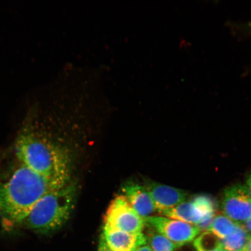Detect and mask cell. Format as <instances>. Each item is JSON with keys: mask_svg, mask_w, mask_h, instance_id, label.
<instances>
[{"mask_svg": "<svg viewBox=\"0 0 251 251\" xmlns=\"http://www.w3.org/2000/svg\"><path fill=\"white\" fill-rule=\"evenodd\" d=\"M236 224L224 214L215 216L206 231L222 240L233 231Z\"/></svg>", "mask_w": 251, "mask_h": 251, "instance_id": "cell-12", "label": "cell"}, {"mask_svg": "<svg viewBox=\"0 0 251 251\" xmlns=\"http://www.w3.org/2000/svg\"><path fill=\"white\" fill-rule=\"evenodd\" d=\"M76 194V184L72 182L49 191L34 204L21 227L42 235L56 233L70 220Z\"/></svg>", "mask_w": 251, "mask_h": 251, "instance_id": "cell-3", "label": "cell"}, {"mask_svg": "<svg viewBox=\"0 0 251 251\" xmlns=\"http://www.w3.org/2000/svg\"><path fill=\"white\" fill-rule=\"evenodd\" d=\"M136 251H152V250L148 245L146 244L144 245L143 246L140 247Z\"/></svg>", "mask_w": 251, "mask_h": 251, "instance_id": "cell-17", "label": "cell"}, {"mask_svg": "<svg viewBox=\"0 0 251 251\" xmlns=\"http://www.w3.org/2000/svg\"><path fill=\"white\" fill-rule=\"evenodd\" d=\"M162 216L197 226L201 231L206 230L215 217L214 205L205 196H197L161 213Z\"/></svg>", "mask_w": 251, "mask_h": 251, "instance_id": "cell-4", "label": "cell"}, {"mask_svg": "<svg viewBox=\"0 0 251 251\" xmlns=\"http://www.w3.org/2000/svg\"><path fill=\"white\" fill-rule=\"evenodd\" d=\"M247 187L249 190L250 195L251 196V174L248 176L247 178Z\"/></svg>", "mask_w": 251, "mask_h": 251, "instance_id": "cell-18", "label": "cell"}, {"mask_svg": "<svg viewBox=\"0 0 251 251\" xmlns=\"http://www.w3.org/2000/svg\"><path fill=\"white\" fill-rule=\"evenodd\" d=\"M123 195L144 220L156 211L154 203L146 186L128 182L122 188Z\"/></svg>", "mask_w": 251, "mask_h": 251, "instance_id": "cell-10", "label": "cell"}, {"mask_svg": "<svg viewBox=\"0 0 251 251\" xmlns=\"http://www.w3.org/2000/svg\"><path fill=\"white\" fill-rule=\"evenodd\" d=\"M99 251H112L108 247L107 245L105 242L104 240L101 235L100 237L99 246Z\"/></svg>", "mask_w": 251, "mask_h": 251, "instance_id": "cell-15", "label": "cell"}, {"mask_svg": "<svg viewBox=\"0 0 251 251\" xmlns=\"http://www.w3.org/2000/svg\"><path fill=\"white\" fill-rule=\"evenodd\" d=\"M251 237L244 226L237 224L233 231L221 242L226 251H240L243 250Z\"/></svg>", "mask_w": 251, "mask_h": 251, "instance_id": "cell-11", "label": "cell"}, {"mask_svg": "<svg viewBox=\"0 0 251 251\" xmlns=\"http://www.w3.org/2000/svg\"><path fill=\"white\" fill-rule=\"evenodd\" d=\"M146 187L151 197L156 211L160 214L186 201L184 191L164 184L150 182Z\"/></svg>", "mask_w": 251, "mask_h": 251, "instance_id": "cell-8", "label": "cell"}, {"mask_svg": "<svg viewBox=\"0 0 251 251\" xmlns=\"http://www.w3.org/2000/svg\"><path fill=\"white\" fill-rule=\"evenodd\" d=\"M104 226L131 234L143 233L144 220L138 214L124 195L110 203L104 216Z\"/></svg>", "mask_w": 251, "mask_h": 251, "instance_id": "cell-5", "label": "cell"}, {"mask_svg": "<svg viewBox=\"0 0 251 251\" xmlns=\"http://www.w3.org/2000/svg\"><path fill=\"white\" fill-rule=\"evenodd\" d=\"M244 227L246 228V230L249 232V233L251 234V218L249 220H247L246 222H245L242 224Z\"/></svg>", "mask_w": 251, "mask_h": 251, "instance_id": "cell-16", "label": "cell"}, {"mask_svg": "<svg viewBox=\"0 0 251 251\" xmlns=\"http://www.w3.org/2000/svg\"><path fill=\"white\" fill-rule=\"evenodd\" d=\"M144 222L146 226L153 229L181 247L193 242L201 231L197 226L162 215L149 216L144 219Z\"/></svg>", "mask_w": 251, "mask_h": 251, "instance_id": "cell-6", "label": "cell"}, {"mask_svg": "<svg viewBox=\"0 0 251 251\" xmlns=\"http://www.w3.org/2000/svg\"><path fill=\"white\" fill-rule=\"evenodd\" d=\"M243 251H251V237L250 238V239L248 242L247 244L246 245V246L245 247L244 249L243 250Z\"/></svg>", "mask_w": 251, "mask_h": 251, "instance_id": "cell-19", "label": "cell"}, {"mask_svg": "<svg viewBox=\"0 0 251 251\" xmlns=\"http://www.w3.org/2000/svg\"><path fill=\"white\" fill-rule=\"evenodd\" d=\"M62 187L20 164L7 180L0 181V230L21 227L40 198Z\"/></svg>", "mask_w": 251, "mask_h": 251, "instance_id": "cell-1", "label": "cell"}, {"mask_svg": "<svg viewBox=\"0 0 251 251\" xmlns=\"http://www.w3.org/2000/svg\"><path fill=\"white\" fill-rule=\"evenodd\" d=\"M14 153L20 164L55 183H71V159L67 151L26 124L14 143Z\"/></svg>", "mask_w": 251, "mask_h": 251, "instance_id": "cell-2", "label": "cell"}, {"mask_svg": "<svg viewBox=\"0 0 251 251\" xmlns=\"http://www.w3.org/2000/svg\"><path fill=\"white\" fill-rule=\"evenodd\" d=\"M243 251V250H240V251Z\"/></svg>", "mask_w": 251, "mask_h": 251, "instance_id": "cell-20", "label": "cell"}, {"mask_svg": "<svg viewBox=\"0 0 251 251\" xmlns=\"http://www.w3.org/2000/svg\"><path fill=\"white\" fill-rule=\"evenodd\" d=\"M102 236L112 251H136L147 244L145 234H131L103 226Z\"/></svg>", "mask_w": 251, "mask_h": 251, "instance_id": "cell-9", "label": "cell"}, {"mask_svg": "<svg viewBox=\"0 0 251 251\" xmlns=\"http://www.w3.org/2000/svg\"><path fill=\"white\" fill-rule=\"evenodd\" d=\"M145 235L147 244L152 251H175L181 247L151 228Z\"/></svg>", "mask_w": 251, "mask_h": 251, "instance_id": "cell-13", "label": "cell"}, {"mask_svg": "<svg viewBox=\"0 0 251 251\" xmlns=\"http://www.w3.org/2000/svg\"><path fill=\"white\" fill-rule=\"evenodd\" d=\"M223 214L238 224L251 218V196L247 186L236 184L224 191L222 201Z\"/></svg>", "mask_w": 251, "mask_h": 251, "instance_id": "cell-7", "label": "cell"}, {"mask_svg": "<svg viewBox=\"0 0 251 251\" xmlns=\"http://www.w3.org/2000/svg\"><path fill=\"white\" fill-rule=\"evenodd\" d=\"M193 245L196 251H226L221 240L207 231L199 235Z\"/></svg>", "mask_w": 251, "mask_h": 251, "instance_id": "cell-14", "label": "cell"}]
</instances>
